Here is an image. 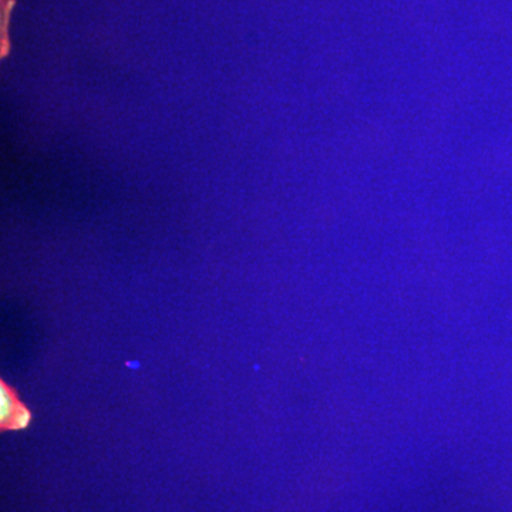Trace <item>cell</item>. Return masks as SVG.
<instances>
[{
	"label": "cell",
	"mask_w": 512,
	"mask_h": 512,
	"mask_svg": "<svg viewBox=\"0 0 512 512\" xmlns=\"http://www.w3.org/2000/svg\"><path fill=\"white\" fill-rule=\"evenodd\" d=\"M32 419V412L19 399V393L5 380H0V431L28 429Z\"/></svg>",
	"instance_id": "1"
}]
</instances>
